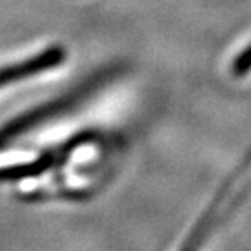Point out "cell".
Masks as SVG:
<instances>
[{"label": "cell", "mask_w": 251, "mask_h": 251, "mask_svg": "<svg viewBox=\"0 0 251 251\" xmlns=\"http://www.w3.org/2000/svg\"><path fill=\"white\" fill-rule=\"evenodd\" d=\"M63 56L65 54H63L61 49L52 47V49H47V51L37 54L35 58L25 59V61L16 63V65H11L7 68H2L0 70V89L9 86L11 82L23 80L26 77H31V75H37L40 72H46L49 68L56 67L61 63Z\"/></svg>", "instance_id": "6da1fadb"}, {"label": "cell", "mask_w": 251, "mask_h": 251, "mask_svg": "<svg viewBox=\"0 0 251 251\" xmlns=\"http://www.w3.org/2000/svg\"><path fill=\"white\" fill-rule=\"evenodd\" d=\"M251 68V46L248 47L246 51L243 52V54L239 56V58L235 59V63H234V72L237 75H243V74H246L248 70Z\"/></svg>", "instance_id": "7a4b0ae2"}]
</instances>
